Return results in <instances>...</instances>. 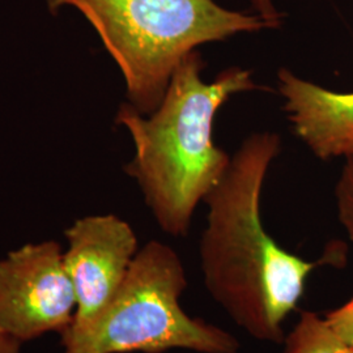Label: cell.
<instances>
[{
    "label": "cell",
    "mask_w": 353,
    "mask_h": 353,
    "mask_svg": "<svg viewBox=\"0 0 353 353\" xmlns=\"http://www.w3.org/2000/svg\"><path fill=\"white\" fill-rule=\"evenodd\" d=\"M275 132H255L232 156L208 192L207 227L199 254L204 284L239 327L252 338L283 343V325L303 299L321 262L287 252L265 232L261 196L271 163L280 152Z\"/></svg>",
    "instance_id": "obj_1"
},
{
    "label": "cell",
    "mask_w": 353,
    "mask_h": 353,
    "mask_svg": "<svg viewBox=\"0 0 353 353\" xmlns=\"http://www.w3.org/2000/svg\"><path fill=\"white\" fill-rule=\"evenodd\" d=\"M199 50L186 55L164 97L150 115L123 103L115 122L128 131L135 153L127 165L154 220L165 233L185 237L195 208L220 182L230 156L214 144V117L234 94L261 89L252 72L228 67L212 83L203 80Z\"/></svg>",
    "instance_id": "obj_2"
},
{
    "label": "cell",
    "mask_w": 353,
    "mask_h": 353,
    "mask_svg": "<svg viewBox=\"0 0 353 353\" xmlns=\"http://www.w3.org/2000/svg\"><path fill=\"white\" fill-rule=\"evenodd\" d=\"M50 12L74 8L88 21L126 84L128 103L150 115L191 51L241 33L272 29L214 0H46Z\"/></svg>",
    "instance_id": "obj_3"
},
{
    "label": "cell",
    "mask_w": 353,
    "mask_h": 353,
    "mask_svg": "<svg viewBox=\"0 0 353 353\" xmlns=\"http://www.w3.org/2000/svg\"><path fill=\"white\" fill-rule=\"evenodd\" d=\"M186 287L178 254L163 242H148L94 322L61 336L64 353H237L240 343L233 335L182 309Z\"/></svg>",
    "instance_id": "obj_4"
},
{
    "label": "cell",
    "mask_w": 353,
    "mask_h": 353,
    "mask_svg": "<svg viewBox=\"0 0 353 353\" xmlns=\"http://www.w3.org/2000/svg\"><path fill=\"white\" fill-rule=\"evenodd\" d=\"M75 313V290L58 242L28 243L0 261V328L16 341L63 335Z\"/></svg>",
    "instance_id": "obj_5"
},
{
    "label": "cell",
    "mask_w": 353,
    "mask_h": 353,
    "mask_svg": "<svg viewBox=\"0 0 353 353\" xmlns=\"http://www.w3.org/2000/svg\"><path fill=\"white\" fill-rule=\"evenodd\" d=\"M65 239L64 265L75 290L76 313L64 334L81 331L94 322L122 285L139 252L135 232L115 214L79 219L65 230Z\"/></svg>",
    "instance_id": "obj_6"
},
{
    "label": "cell",
    "mask_w": 353,
    "mask_h": 353,
    "mask_svg": "<svg viewBox=\"0 0 353 353\" xmlns=\"http://www.w3.org/2000/svg\"><path fill=\"white\" fill-rule=\"evenodd\" d=\"M279 92L293 132L321 160L353 151V92H334L280 68Z\"/></svg>",
    "instance_id": "obj_7"
},
{
    "label": "cell",
    "mask_w": 353,
    "mask_h": 353,
    "mask_svg": "<svg viewBox=\"0 0 353 353\" xmlns=\"http://www.w3.org/2000/svg\"><path fill=\"white\" fill-rule=\"evenodd\" d=\"M281 353H353V348L336 335L325 318L303 312L299 322L284 338Z\"/></svg>",
    "instance_id": "obj_8"
},
{
    "label": "cell",
    "mask_w": 353,
    "mask_h": 353,
    "mask_svg": "<svg viewBox=\"0 0 353 353\" xmlns=\"http://www.w3.org/2000/svg\"><path fill=\"white\" fill-rule=\"evenodd\" d=\"M335 199L339 221L353 241V168L347 163L336 182Z\"/></svg>",
    "instance_id": "obj_9"
},
{
    "label": "cell",
    "mask_w": 353,
    "mask_h": 353,
    "mask_svg": "<svg viewBox=\"0 0 353 353\" xmlns=\"http://www.w3.org/2000/svg\"><path fill=\"white\" fill-rule=\"evenodd\" d=\"M325 319L341 341H345L353 348V299L331 310Z\"/></svg>",
    "instance_id": "obj_10"
},
{
    "label": "cell",
    "mask_w": 353,
    "mask_h": 353,
    "mask_svg": "<svg viewBox=\"0 0 353 353\" xmlns=\"http://www.w3.org/2000/svg\"><path fill=\"white\" fill-rule=\"evenodd\" d=\"M252 8L258 16H261L265 23L274 28L281 26L283 13L279 12L272 0H252Z\"/></svg>",
    "instance_id": "obj_11"
},
{
    "label": "cell",
    "mask_w": 353,
    "mask_h": 353,
    "mask_svg": "<svg viewBox=\"0 0 353 353\" xmlns=\"http://www.w3.org/2000/svg\"><path fill=\"white\" fill-rule=\"evenodd\" d=\"M21 343L0 328V353H20Z\"/></svg>",
    "instance_id": "obj_12"
},
{
    "label": "cell",
    "mask_w": 353,
    "mask_h": 353,
    "mask_svg": "<svg viewBox=\"0 0 353 353\" xmlns=\"http://www.w3.org/2000/svg\"><path fill=\"white\" fill-rule=\"evenodd\" d=\"M345 160H347V164L351 165L353 168V151L345 157Z\"/></svg>",
    "instance_id": "obj_13"
}]
</instances>
